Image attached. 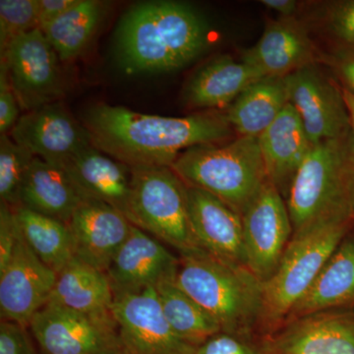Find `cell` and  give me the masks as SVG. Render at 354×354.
Returning <instances> with one entry per match:
<instances>
[{"instance_id":"1","label":"cell","mask_w":354,"mask_h":354,"mask_svg":"<svg viewBox=\"0 0 354 354\" xmlns=\"http://www.w3.org/2000/svg\"><path fill=\"white\" fill-rule=\"evenodd\" d=\"M83 121L93 146L129 167H171L188 149L223 143L235 134L227 114L216 111L165 118L99 104Z\"/></svg>"},{"instance_id":"2","label":"cell","mask_w":354,"mask_h":354,"mask_svg":"<svg viewBox=\"0 0 354 354\" xmlns=\"http://www.w3.org/2000/svg\"><path fill=\"white\" fill-rule=\"evenodd\" d=\"M209 29L193 7L177 1H146L131 7L116 31V50L128 72H169L204 53Z\"/></svg>"},{"instance_id":"3","label":"cell","mask_w":354,"mask_h":354,"mask_svg":"<svg viewBox=\"0 0 354 354\" xmlns=\"http://www.w3.org/2000/svg\"><path fill=\"white\" fill-rule=\"evenodd\" d=\"M174 281L215 319L223 333L242 337L260 322L263 283L245 267L200 250L179 256Z\"/></svg>"},{"instance_id":"4","label":"cell","mask_w":354,"mask_h":354,"mask_svg":"<svg viewBox=\"0 0 354 354\" xmlns=\"http://www.w3.org/2000/svg\"><path fill=\"white\" fill-rule=\"evenodd\" d=\"M353 225L349 211H341L293 232L278 270L263 283V326L272 329L286 321Z\"/></svg>"},{"instance_id":"5","label":"cell","mask_w":354,"mask_h":354,"mask_svg":"<svg viewBox=\"0 0 354 354\" xmlns=\"http://www.w3.org/2000/svg\"><path fill=\"white\" fill-rule=\"evenodd\" d=\"M171 167L186 185L211 193L241 216L268 180L258 137L192 147Z\"/></svg>"},{"instance_id":"6","label":"cell","mask_w":354,"mask_h":354,"mask_svg":"<svg viewBox=\"0 0 354 354\" xmlns=\"http://www.w3.org/2000/svg\"><path fill=\"white\" fill-rule=\"evenodd\" d=\"M353 160V133L346 138L327 140L311 147L286 197L293 232L322 216L349 211L348 183Z\"/></svg>"},{"instance_id":"7","label":"cell","mask_w":354,"mask_h":354,"mask_svg":"<svg viewBox=\"0 0 354 354\" xmlns=\"http://www.w3.org/2000/svg\"><path fill=\"white\" fill-rule=\"evenodd\" d=\"M127 218L180 255L203 250L188 213V186L169 167H131Z\"/></svg>"},{"instance_id":"8","label":"cell","mask_w":354,"mask_h":354,"mask_svg":"<svg viewBox=\"0 0 354 354\" xmlns=\"http://www.w3.org/2000/svg\"><path fill=\"white\" fill-rule=\"evenodd\" d=\"M29 329L43 354H127L111 315H90L48 302Z\"/></svg>"},{"instance_id":"9","label":"cell","mask_w":354,"mask_h":354,"mask_svg":"<svg viewBox=\"0 0 354 354\" xmlns=\"http://www.w3.org/2000/svg\"><path fill=\"white\" fill-rule=\"evenodd\" d=\"M59 57L41 29L14 39L0 64L6 65L14 94L24 113L59 102L65 93Z\"/></svg>"},{"instance_id":"10","label":"cell","mask_w":354,"mask_h":354,"mask_svg":"<svg viewBox=\"0 0 354 354\" xmlns=\"http://www.w3.org/2000/svg\"><path fill=\"white\" fill-rule=\"evenodd\" d=\"M246 268L263 283L283 259L293 227L288 206L268 179L241 213Z\"/></svg>"},{"instance_id":"11","label":"cell","mask_w":354,"mask_h":354,"mask_svg":"<svg viewBox=\"0 0 354 354\" xmlns=\"http://www.w3.org/2000/svg\"><path fill=\"white\" fill-rule=\"evenodd\" d=\"M288 101L301 120L311 145L346 138L351 118L342 91L312 65L286 76Z\"/></svg>"},{"instance_id":"12","label":"cell","mask_w":354,"mask_h":354,"mask_svg":"<svg viewBox=\"0 0 354 354\" xmlns=\"http://www.w3.org/2000/svg\"><path fill=\"white\" fill-rule=\"evenodd\" d=\"M111 312L127 354H196L171 329L155 288L115 295Z\"/></svg>"},{"instance_id":"13","label":"cell","mask_w":354,"mask_h":354,"mask_svg":"<svg viewBox=\"0 0 354 354\" xmlns=\"http://www.w3.org/2000/svg\"><path fill=\"white\" fill-rule=\"evenodd\" d=\"M57 272L39 259L22 232L12 257L0 271V315L29 328L34 316L50 301Z\"/></svg>"},{"instance_id":"14","label":"cell","mask_w":354,"mask_h":354,"mask_svg":"<svg viewBox=\"0 0 354 354\" xmlns=\"http://www.w3.org/2000/svg\"><path fill=\"white\" fill-rule=\"evenodd\" d=\"M8 135L35 157L62 167L92 145L87 129L62 102L22 114Z\"/></svg>"},{"instance_id":"15","label":"cell","mask_w":354,"mask_h":354,"mask_svg":"<svg viewBox=\"0 0 354 354\" xmlns=\"http://www.w3.org/2000/svg\"><path fill=\"white\" fill-rule=\"evenodd\" d=\"M67 225L75 258L106 272L132 227L120 209L95 199H84Z\"/></svg>"},{"instance_id":"16","label":"cell","mask_w":354,"mask_h":354,"mask_svg":"<svg viewBox=\"0 0 354 354\" xmlns=\"http://www.w3.org/2000/svg\"><path fill=\"white\" fill-rule=\"evenodd\" d=\"M178 257L158 241L132 225L127 241L113 258L106 274L113 295L156 288L176 274Z\"/></svg>"},{"instance_id":"17","label":"cell","mask_w":354,"mask_h":354,"mask_svg":"<svg viewBox=\"0 0 354 354\" xmlns=\"http://www.w3.org/2000/svg\"><path fill=\"white\" fill-rule=\"evenodd\" d=\"M191 227L203 250L227 264L246 268L241 216L207 191L188 186Z\"/></svg>"},{"instance_id":"18","label":"cell","mask_w":354,"mask_h":354,"mask_svg":"<svg viewBox=\"0 0 354 354\" xmlns=\"http://www.w3.org/2000/svg\"><path fill=\"white\" fill-rule=\"evenodd\" d=\"M270 354H354V312L327 310L286 323Z\"/></svg>"},{"instance_id":"19","label":"cell","mask_w":354,"mask_h":354,"mask_svg":"<svg viewBox=\"0 0 354 354\" xmlns=\"http://www.w3.org/2000/svg\"><path fill=\"white\" fill-rule=\"evenodd\" d=\"M62 167L72 177L85 199L106 203L127 215L132 189V169L91 145Z\"/></svg>"},{"instance_id":"20","label":"cell","mask_w":354,"mask_h":354,"mask_svg":"<svg viewBox=\"0 0 354 354\" xmlns=\"http://www.w3.org/2000/svg\"><path fill=\"white\" fill-rule=\"evenodd\" d=\"M268 179L288 197L293 178L311 149L299 115L288 102L259 137Z\"/></svg>"},{"instance_id":"21","label":"cell","mask_w":354,"mask_h":354,"mask_svg":"<svg viewBox=\"0 0 354 354\" xmlns=\"http://www.w3.org/2000/svg\"><path fill=\"white\" fill-rule=\"evenodd\" d=\"M311 59L312 44L306 32L297 23L285 19L270 22L241 60L264 77H286L310 65Z\"/></svg>"},{"instance_id":"22","label":"cell","mask_w":354,"mask_h":354,"mask_svg":"<svg viewBox=\"0 0 354 354\" xmlns=\"http://www.w3.org/2000/svg\"><path fill=\"white\" fill-rule=\"evenodd\" d=\"M354 306V234L351 232L330 256L286 323L327 310Z\"/></svg>"},{"instance_id":"23","label":"cell","mask_w":354,"mask_h":354,"mask_svg":"<svg viewBox=\"0 0 354 354\" xmlns=\"http://www.w3.org/2000/svg\"><path fill=\"white\" fill-rule=\"evenodd\" d=\"M84 199L64 167L35 157L23 181L20 206L68 223Z\"/></svg>"},{"instance_id":"24","label":"cell","mask_w":354,"mask_h":354,"mask_svg":"<svg viewBox=\"0 0 354 354\" xmlns=\"http://www.w3.org/2000/svg\"><path fill=\"white\" fill-rule=\"evenodd\" d=\"M262 74L244 62L221 55L205 64L185 88L186 104L191 108H228Z\"/></svg>"},{"instance_id":"25","label":"cell","mask_w":354,"mask_h":354,"mask_svg":"<svg viewBox=\"0 0 354 354\" xmlns=\"http://www.w3.org/2000/svg\"><path fill=\"white\" fill-rule=\"evenodd\" d=\"M286 77H263L227 108V118L239 137H259L288 104Z\"/></svg>"},{"instance_id":"26","label":"cell","mask_w":354,"mask_h":354,"mask_svg":"<svg viewBox=\"0 0 354 354\" xmlns=\"http://www.w3.org/2000/svg\"><path fill=\"white\" fill-rule=\"evenodd\" d=\"M113 300L106 272L74 258L58 272L48 302L90 315H111Z\"/></svg>"},{"instance_id":"27","label":"cell","mask_w":354,"mask_h":354,"mask_svg":"<svg viewBox=\"0 0 354 354\" xmlns=\"http://www.w3.org/2000/svg\"><path fill=\"white\" fill-rule=\"evenodd\" d=\"M108 3L99 0L78 2L53 22L39 28L57 51L60 62L80 57L97 31Z\"/></svg>"},{"instance_id":"28","label":"cell","mask_w":354,"mask_h":354,"mask_svg":"<svg viewBox=\"0 0 354 354\" xmlns=\"http://www.w3.org/2000/svg\"><path fill=\"white\" fill-rule=\"evenodd\" d=\"M155 288L165 319L183 341L198 348L223 333L215 319L176 285L174 277L160 281Z\"/></svg>"},{"instance_id":"29","label":"cell","mask_w":354,"mask_h":354,"mask_svg":"<svg viewBox=\"0 0 354 354\" xmlns=\"http://www.w3.org/2000/svg\"><path fill=\"white\" fill-rule=\"evenodd\" d=\"M13 209L30 248L53 271L62 272L75 258L68 225L25 207Z\"/></svg>"},{"instance_id":"30","label":"cell","mask_w":354,"mask_h":354,"mask_svg":"<svg viewBox=\"0 0 354 354\" xmlns=\"http://www.w3.org/2000/svg\"><path fill=\"white\" fill-rule=\"evenodd\" d=\"M35 156L8 134L0 137V198L12 209L20 206L23 181Z\"/></svg>"},{"instance_id":"31","label":"cell","mask_w":354,"mask_h":354,"mask_svg":"<svg viewBox=\"0 0 354 354\" xmlns=\"http://www.w3.org/2000/svg\"><path fill=\"white\" fill-rule=\"evenodd\" d=\"M39 29V0L0 1V51L6 53L14 39Z\"/></svg>"},{"instance_id":"32","label":"cell","mask_w":354,"mask_h":354,"mask_svg":"<svg viewBox=\"0 0 354 354\" xmlns=\"http://www.w3.org/2000/svg\"><path fill=\"white\" fill-rule=\"evenodd\" d=\"M29 328L13 321L0 322V354H37Z\"/></svg>"},{"instance_id":"33","label":"cell","mask_w":354,"mask_h":354,"mask_svg":"<svg viewBox=\"0 0 354 354\" xmlns=\"http://www.w3.org/2000/svg\"><path fill=\"white\" fill-rule=\"evenodd\" d=\"M19 102L17 101L6 65L0 64V133L9 134L21 114Z\"/></svg>"},{"instance_id":"34","label":"cell","mask_w":354,"mask_h":354,"mask_svg":"<svg viewBox=\"0 0 354 354\" xmlns=\"http://www.w3.org/2000/svg\"><path fill=\"white\" fill-rule=\"evenodd\" d=\"M20 234L14 209L0 202V271L4 270L12 257Z\"/></svg>"},{"instance_id":"35","label":"cell","mask_w":354,"mask_h":354,"mask_svg":"<svg viewBox=\"0 0 354 354\" xmlns=\"http://www.w3.org/2000/svg\"><path fill=\"white\" fill-rule=\"evenodd\" d=\"M196 354H265L260 349L242 339L241 335L220 333L201 346Z\"/></svg>"},{"instance_id":"36","label":"cell","mask_w":354,"mask_h":354,"mask_svg":"<svg viewBox=\"0 0 354 354\" xmlns=\"http://www.w3.org/2000/svg\"><path fill=\"white\" fill-rule=\"evenodd\" d=\"M330 26L339 38L354 44V1L344 2L335 9Z\"/></svg>"},{"instance_id":"37","label":"cell","mask_w":354,"mask_h":354,"mask_svg":"<svg viewBox=\"0 0 354 354\" xmlns=\"http://www.w3.org/2000/svg\"><path fill=\"white\" fill-rule=\"evenodd\" d=\"M77 2L78 0H39V28L57 19Z\"/></svg>"},{"instance_id":"38","label":"cell","mask_w":354,"mask_h":354,"mask_svg":"<svg viewBox=\"0 0 354 354\" xmlns=\"http://www.w3.org/2000/svg\"><path fill=\"white\" fill-rule=\"evenodd\" d=\"M261 3L285 18L290 17L297 12V2L295 0H262Z\"/></svg>"},{"instance_id":"39","label":"cell","mask_w":354,"mask_h":354,"mask_svg":"<svg viewBox=\"0 0 354 354\" xmlns=\"http://www.w3.org/2000/svg\"><path fill=\"white\" fill-rule=\"evenodd\" d=\"M339 71L348 86L346 90L354 95V55L342 58L339 64Z\"/></svg>"},{"instance_id":"40","label":"cell","mask_w":354,"mask_h":354,"mask_svg":"<svg viewBox=\"0 0 354 354\" xmlns=\"http://www.w3.org/2000/svg\"><path fill=\"white\" fill-rule=\"evenodd\" d=\"M342 95H344V102H346V109H348L349 118H351V133L354 140V95L349 92L348 90L344 88L342 90Z\"/></svg>"},{"instance_id":"41","label":"cell","mask_w":354,"mask_h":354,"mask_svg":"<svg viewBox=\"0 0 354 354\" xmlns=\"http://www.w3.org/2000/svg\"><path fill=\"white\" fill-rule=\"evenodd\" d=\"M348 208L349 214L354 223V160L348 183Z\"/></svg>"},{"instance_id":"42","label":"cell","mask_w":354,"mask_h":354,"mask_svg":"<svg viewBox=\"0 0 354 354\" xmlns=\"http://www.w3.org/2000/svg\"></svg>"}]
</instances>
